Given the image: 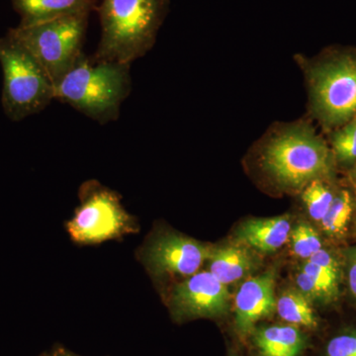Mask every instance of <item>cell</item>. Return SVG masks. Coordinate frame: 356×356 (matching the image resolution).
Segmentation results:
<instances>
[{
    "mask_svg": "<svg viewBox=\"0 0 356 356\" xmlns=\"http://www.w3.org/2000/svg\"><path fill=\"white\" fill-rule=\"evenodd\" d=\"M130 65L95 62L83 54L56 84L55 99L98 123L117 120L132 88Z\"/></svg>",
    "mask_w": 356,
    "mask_h": 356,
    "instance_id": "obj_1",
    "label": "cell"
},
{
    "mask_svg": "<svg viewBox=\"0 0 356 356\" xmlns=\"http://www.w3.org/2000/svg\"><path fill=\"white\" fill-rule=\"evenodd\" d=\"M165 0H102L99 13L102 37L95 62L131 65L153 46Z\"/></svg>",
    "mask_w": 356,
    "mask_h": 356,
    "instance_id": "obj_2",
    "label": "cell"
},
{
    "mask_svg": "<svg viewBox=\"0 0 356 356\" xmlns=\"http://www.w3.org/2000/svg\"><path fill=\"white\" fill-rule=\"evenodd\" d=\"M0 65L3 72L2 106L10 120L39 113L55 100V84L46 70L9 33L0 37Z\"/></svg>",
    "mask_w": 356,
    "mask_h": 356,
    "instance_id": "obj_3",
    "label": "cell"
},
{
    "mask_svg": "<svg viewBox=\"0 0 356 356\" xmlns=\"http://www.w3.org/2000/svg\"><path fill=\"white\" fill-rule=\"evenodd\" d=\"M332 154L311 129H289L270 140L262 154V168L281 186L300 188L331 170Z\"/></svg>",
    "mask_w": 356,
    "mask_h": 356,
    "instance_id": "obj_4",
    "label": "cell"
},
{
    "mask_svg": "<svg viewBox=\"0 0 356 356\" xmlns=\"http://www.w3.org/2000/svg\"><path fill=\"white\" fill-rule=\"evenodd\" d=\"M89 14L65 16L31 26H19L8 33L32 54L54 84L81 58Z\"/></svg>",
    "mask_w": 356,
    "mask_h": 356,
    "instance_id": "obj_5",
    "label": "cell"
},
{
    "mask_svg": "<svg viewBox=\"0 0 356 356\" xmlns=\"http://www.w3.org/2000/svg\"><path fill=\"white\" fill-rule=\"evenodd\" d=\"M79 197L81 206L67 224L74 242L93 245L136 231L135 220L124 209L114 191L92 180L81 186Z\"/></svg>",
    "mask_w": 356,
    "mask_h": 356,
    "instance_id": "obj_6",
    "label": "cell"
},
{
    "mask_svg": "<svg viewBox=\"0 0 356 356\" xmlns=\"http://www.w3.org/2000/svg\"><path fill=\"white\" fill-rule=\"evenodd\" d=\"M312 104L327 127H339L356 116V56H341L312 70Z\"/></svg>",
    "mask_w": 356,
    "mask_h": 356,
    "instance_id": "obj_7",
    "label": "cell"
},
{
    "mask_svg": "<svg viewBox=\"0 0 356 356\" xmlns=\"http://www.w3.org/2000/svg\"><path fill=\"white\" fill-rule=\"evenodd\" d=\"M212 248L172 231H161L149 238L142 250V261L158 277L197 273L209 259Z\"/></svg>",
    "mask_w": 356,
    "mask_h": 356,
    "instance_id": "obj_8",
    "label": "cell"
},
{
    "mask_svg": "<svg viewBox=\"0 0 356 356\" xmlns=\"http://www.w3.org/2000/svg\"><path fill=\"white\" fill-rule=\"evenodd\" d=\"M229 294L210 271H200L173 286L170 308L178 322L199 318H220L229 310Z\"/></svg>",
    "mask_w": 356,
    "mask_h": 356,
    "instance_id": "obj_9",
    "label": "cell"
},
{
    "mask_svg": "<svg viewBox=\"0 0 356 356\" xmlns=\"http://www.w3.org/2000/svg\"><path fill=\"white\" fill-rule=\"evenodd\" d=\"M273 271L250 278L243 283L235 297V327L238 336L250 337L257 324L276 311Z\"/></svg>",
    "mask_w": 356,
    "mask_h": 356,
    "instance_id": "obj_10",
    "label": "cell"
},
{
    "mask_svg": "<svg viewBox=\"0 0 356 356\" xmlns=\"http://www.w3.org/2000/svg\"><path fill=\"white\" fill-rule=\"evenodd\" d=\"M291 229L288 216L259 218L243 222L236 231V238L243 245L270 254L285 245Z\"/></svg>",
    "mask_w": 356,
    "mask_h": 356,
    "instance_id": "obj_11",
    "label": "cell"
},
{
    "mask_svg": "<svg viewBox=\"0 0 356 356\" xmlns=\"http://www.w3.org/2000/svg\"><path fill=\"white\" fill-rule=\"evenodd\" d=\"M21 17L19 26H31L65 16L89 14L97 0H11Z\"/></svg>",
    "mask_w": 356,
    "mask_h": 356,
    "instance_id": "obj_12",
    "label": "cell"
},
{
    "mask_svg": "<svg viewBox=\"0 0 356 356\" xmlns=\"http://www.w3.org/2000/svg\"><path fill=\"white\" fill-rule=\"evenodd\" d=\"M250 337L262 356H300L307 346L305 334L290 324L259 325Z\"/></svg>",
    "mask_w": 356,
    "mask_h": 356,
    "instance_id": "obj_13",
    "label": "cell"
},
{
    "mask_svg": "<svg viewBox=\"0 0 356 356\" xmlns=\"http://www.w3.org/2000/svg\"><path fill=\"white\" fill-rule=\"evenodd\" d=\"M208 261L210 273L222 284H233L257 268V259L243 245L213 248Z\"/></svg>",
    "mask_w": 356,
    "mask_h": 356,
    "instance_id": "obj_14",
    "label": "cell"
},
{
    "mask_svg": "<svg viewBox=\"0 0 356 356\" xmlns=\"http://www.w3.org/2000/svg\"><path fill=\"white\" fill-rule=\"evenodd\" d=\"M276 311L288 324L308 330L318 329V320L311 300L299 289H288L282 292L276 301Z\"/></svg>",
    "mask_w": 356,
    "mask_h": 356,
    "instance_id": "obj_15",
    "label": "cell"
},
{
    "mask_svg": "<svg viewBox=\"0 0 356 356\" xmlns=\"http://www.w3.org/2000/svg\"><path fill=\"white\" fill-rule=\"evenodd\" d=\"M353 212V201L350 193L339 191L321 221V226L325 234L332 236H341L346 233Z\"/></svg>",
    "mask_w": 356,
    "mask_h": 356,
    "instance_id": "obj_16",
    "label": "cell"
},
{
    "mask_svg": "<svg viewBox=\"0 0 356 356\" xmlns=\"http://www.w3.org/2000/svg\"><path fill=\"white\" fill-rule=\"evenodd\" d=\"M334 195L336 194H334L332 189L322 179L313 180L306 185L305 191L302 194V199L308 214L314 221H322L334 200Z\"/></svg>",
    "mask_w": 356,
    "mask_h": 356,
    "instance_id": "obj_17",
    "label": "cell"
},
{
    "mask_svg": "<svg viewBox=\"0 0 356 356\" xmlns=\"http://www.w3.org/2000/svg\"><path fill=\"white\" fill-rule=\"evenodd\" d=\"M289 240L293 252L301 259H309L323 248L322 240L317 232L304 222L291 229Z\"/></svg>",
    "mask_w": 356,
    "mask_h": 356,
    "instance_id": "obj_18",
    "label": "cell"
},
{
    "mask_svg": "<svg viewBox=\"0 0 356 356\" xmlns=\"http://www.w3.org/2000/svg\"><path fill=\"white\" fill-rule=\"evenodd\" d=\"M332 144L339 161L356 163V116L334 133Z\"/></svg>",
    "mask_w": 356,
    "mask_h": 356,
    "instance_id": "obj_19",
    "label": "cell"
},
{
    "mask_svg": "<svg viewBox=\"0 0 356 356\" xmlns=\"http://www.w3.org/2000/svg\"><path fill=\"white\" fill-rule=\"evenodd\" d=\"M324 356H356V330L332 337L325 344Z\"/></svg>",
    "mask_w": 356,
    "mask_h": 356,
    "instance_id": "obj_20",
    "label": "cell"
},
{
    "mask_svg": "<svg viewBox=\"0 0 356 356\" xmlns=\"http://www.w3.org/2000/svg\"><path fill=\"white\" fill-rule=\"evenodd\" d=\"M301 270H303L304 273L317 281L318 284L329 293L332 299L337 296V293H339V274L327 270V269L323 268V267L318 266L310 261H307L303 264Z\"/></svg>",
    "mask_w": 356,
    "mask_h": 356,
    "instance_id": "obj_21",
    "label": "cell"
},
{
    "mask_svg": "<svg viewBox=\"0 0 356 356\" xmlns=\"http://www.w3.org/2000/svg\"><path fill=\"white\" fill-rule=\"evenodd\" d=\"M297 286L300 291L306 295L310 300H329L332 299L329 293L325 291L324 288L308 275L303 270H300L296 276Z\"/></svg>",
    "mask_w": 356,
    "mask_h": 356,
    "instance_id": "obj_22",
    "label": "cell"
},
{
    "mask_svg": "<svg viewBox=\"0 0 356 356\" xmlns=\"http://www.w3.org/2000/svg\"><path fill=\"white\" fill-rule=\"evenodd\" d=\"M317 264V266L327 269V270L332 271V273L339 274V262L334 259V255L330 254L327 250H320L316 252L315 254L312 255L310 259H307Z\"/></svg>",
    "mask_w": 356,
    "mask_h": 356,
    "instance_id": "obj_23",
    "label": "cell"
},
{
    "mask_svg": "<svg viewBox=\"0 0 356 356\" xmlns=\"http://www.w3.org/2000/svg\"><path fill=\"white\" fill-rule=\"evenodd\" d=\"M348 280L350 291L356 297V250L348 252Z\"/></svg>",
    "mask_w": 356,
    "mask_h": 356,
    "instance_id": "obj_24",
    "label": "cell"
},
{
    "mask_svg": "<svg viewBox=\"0 0 356 356\" xmlns=\"http://www.w3.org/2000/svg\"><path fill=\"white\" fill-rule=\"evenodd\" d=\"M47 356H79L76 355H74V353H70V351H67L65 350H57L54 351V353H51V355H47Z\"/></svg>",
    "mask_w": 356,
    "mask_h": 356,
    "instance_id": "obj_25",
    "label": "cell"
},
{
    "mask_svg": "<svg viewBox=\"0 0 356 356\" xmlns=\"http://www.w3.org/2000/svg\"><path fill=\"white\" fill-rule=\"evenodd\" d=\"M229 356H242V355H238V353H229Z\"/></svg>",
    "mask_w": 356,
    "mask_h": 356,
    "instance_id": "obj_26",
    "label": "cell"
},
{
    "mask_svg": "<svg viewBox=\"0 0 356 356\" xmlns=\"http://www.w3.org/2000/svg\"><path fill=\"white\" fill-rule=\"evenodd\" d=\"M353 175H355V179H356V163L355 166V170H353Z\"/></svg>",
    "mask_w": 356,
    "mask_h": 356,
    "instance_id": "obj_27",
    "label": "cell"
}]
</instances>
